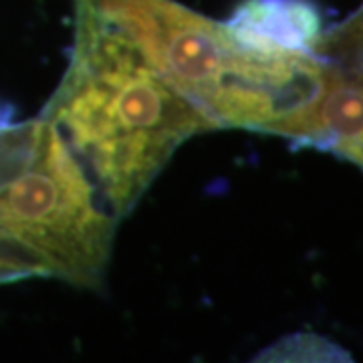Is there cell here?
<instances>
[{"label":"cell","instance_id":"3","mask_svg":"<svg viewBox=\"0 0 363 363\" xmlns=\"http://www.w3.org/2000/svg\"><path fill=\"white\" fill-rule=\"evenodd\" d=\"M117 220L63 138L40 117L33 152L0 180V233L39 260L47 277L97 289Z\"/></svg>","mask_w":363,"mask_h":363},{"label":"cell","instance_id":"4","mask_svg":"<svg viewBox=\"0 0 363 363\" xmlns=\"http://www.w3.org/2000/svg\"><path fill=\"white\" fill-rule=\"evenodd\" d=\"M279 135L345 157L363 169V81L327 63L323 83Z\"/></svg>","mask_w":363,"mask_h":363},{"label":"cell","instance_id":"5","mask_svg":"<svg viewBox=\"0 0 363 363\" xmlns=\"http://www.w3.org/2000/svg\"><path fill=\"white\" fill-rule=\"evenodd\" d=\"M242 51L269 57H319L323 16L313 0H242L222 23Z\"/></svg>","mask_w":363,"mask_h":363},{"label":"cell","instance_id":"6","mask_svg":"<svg viewBox=\"0 0 363 363\" xmlns=\"http://www.w3.org/2000/svg\"><path fill=\"white\" fill-rule=\"evenodd\" d=\"M317 55L331 65H347L363 81V9L333 33H323Z\"/></svg>","mask_w":363,"mask_h":363},{"label":"cell","instance_id":"2","mask_svg":"<svg viewBox=\"0 0 363 363\" xmlns=\"http://www.w3.org/2000/svg\"><path fill=\"white\" fill-rule=\"evenodd\" d=\"M73 6L133 40L216 128L279 133L327 71L321 57L269 59L242 51L222 23L174 0H73Z\"/></svg>","mask_w":363,"mask_h":363},{"label":"cell","instance_id":"7","mask_svg":"<svg viewBox=\"0 0 363 363\" xmlns=\"http://www.w3.org/2000/svg\"><path fill=\"white\" fill-rule=\"evenodd\" d=\"M264 362H351L350 353L341 350L329 339L313 335V333H297L291 337L281 339L267 351H262Z\"/></svg>","mask_w":363,"mask_h":363},{"label":"cell","instance_id":"1","mask_svg":"<svg viewBox=\"0 0 363 363\" xmlns=\"http://www.w3.org/2000/svg\"><path fill=\"white\" fill-rule=\"evenodd\" d=\"M43 117L117 218L138 204L182 143L218 130L133 40L79 13L71 61Z\"/></svg>","mask_w":363,"mask_h":363}]
</instances>
